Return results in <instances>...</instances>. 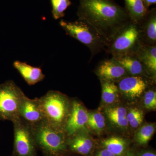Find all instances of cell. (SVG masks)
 <instances>
[{
  "label": "cell",
  "instance_id": "cell-1",
  "mask_svg": "<svg viewBox=\"0 0 156 156\" xmlns=\"http://www.w3.org/2000/svg\"><path fill=\"white\" fill-rule=\"evenodd\" d=\"M78 20L89 23L109 44L131 23L125 8L113 0H79Z\"/></svg>",
  "mask_w": 156,
  "mask_h": 156
},
{
  "label": "cell",
  "instance_id": "cell-2",
  "mask_svg": "<svg viewBox=\"0 0 156 156\" xmlns=\"http://www.w3.org/2000/svg\"><path fill=\"white\" fill-rule=\"evenodd\" d=\"M31 127L37 147L44 156L64 154L67 147L64 131L53 128L45 120Z\"/></svg>",
  "mask_w": 156,
  "mask_h": 156
},
{
  "label": "cell",
  "instance_id": "cell-3",
  "mask_svg": "<svg viewBox=\"0 0 156 156\" xmlns=\"http://www.w3.org/2000/svg\"><path fill=\"white\" fill-rule=\"evenodd\" d=\"M59 24L67 35L89 48L91 53V60L98 53L106 50L108 46V42L95 29L83 21L78 20L68 21L61 20Z\"/></svg>",
  "mask_w": 156,
  "mask_h": 156
},
{
  "label": "cell",
  "instance_id": "cell-4",
  "mask_svg": "<svg viewBox=\"0 0 156 156\" xmlns=\"http://www.w3.org/2000/svg\"><path fill=\"white\" fill-rule=\"evenodd\" d=\"M38 100L45 121L53 128L64 131L70 103L67 96L58 91L50 90Z\"/></svg>",
  "mask_w": 156,
  "mask_h": 156
},
{
  "label": "cell",
  "instance_id": "cell-5",
  "mask_svg": "<svg viewBox=\"0 0 156 156\" xmlns=\"http://www.w3.org/2000/svg\"><path fill=\"white\" fill-rule=\"evenodd\" d=\"M141 44L138 25L131 22L115 37L105 51L117 59L134 54Z\"/></svg>",
  "mask_w": 156,
  "mask_h": 156
},
{
  "label": "cell",
  "instance_id": "cell-6",
  "mask_svg": "<svg viewBox=\"0 0 156 156\" xmlns=\"http://www.w3.org/2000/svg\"><path fill=\"white\" fill-rule=\"evenodd\" d=\"M25 96L14 81L0 84V120L13 122L19 118L20 105Z\"/></svg>",
  "mask_w": 156,
  "mask_h": 156
},
{
  "label": "cell",
  "instance_id": "cell-7",
  "mask_svg": "<svg viewBox=\"0 0 156 156\" xmlns=\"http://www.w3.org/2000/svg\"><path fill=\"white\" fill-rule=\"evenodd\" d=\"M14 149L12 156H37V147L32 127L20 117L13 121Z\"/></svg>",
  "mask_w": 156,
  "mask_h": 156
},
{
  "label": "cell",
  "instance_id": "cell-8",
  "mask_svg": "<svg viewBox=\"0 0 156 156\" xmlns=\"http://www.w3.org/2000/svg\"><path fill=\"white\" fill-rule=\"evenodd\" d=\"M88 119V112L83 105L76 100L70 101L63 128L66 136L82 132L87 125Z\"/></svg>",
  "mask_w": 156,
  "mask_h": 156
},
{
  "label": "cell",
  "instance_id": "cell-9",
  "mask_svg": "<svg viewBox=\"0 0 156 156\" xmlns=\"http://www.w3.org/2000/svg\"><path fill=\"white\" fill-rule=\"evenodd\" d=\"M19 116L31 126L44 120L38 98L30 99L25 95L20 105Z\"/></svg>",
  "mask_w": 156,
  "mask_h": 156
},
{
  "label": "cell",
  "instance_id": "cell-10",
  "mask_svg": "<svg viewBox=\"0 0 156 156\" xmlns=\"http://www.w3.org/2000/svg\"><path fill=\"white\" fill-rule=\"evenodd\" d=\"M96 73L101 80L115 82L120 80L128 74L115 58L105 59L98 66Z\"/></svg>",
  "mask_w": 156,
  "mask_h": 156
},
{
  "label": "cell",
  "instance_id": "cell-11",
  "mask_svg": "<svg viewBox=\"0 0 156 156\" xmlns=\"http://www.w3.org/2000/svg\"><path fill=\"white\" fill-rule=\"evenodd\" d=\"M148 86V81L140 76H127L119 81V91L134 99L140 97Z\"/></svg>",
  "mask_w": 156,
  "mask_h": 156
},
{
  "label": "cell",
  "instance_id": "cell-12",
  "mask_svg": "<svg viewBox=\"0 0 156 156\" xmlns=\"http://www.w3.org/2000/svg\"><path fill=\"white\" fill-rule=\"evenodd\" d=\"M143 44L156 46V9L149 10L142 21L137 24Z\"/></svg>",
  "mask_w": 156,
  "mask_h": 156
},
{
  "label": "cell",
  "instance_id": "cell-13",
  "mask_svg": "<svg viewBox=\"0 0 156 156\" xmlns=\"http://www.w3.org/2000/svg\"><path fill=\"white\" fill-rule=\"evenodd\" d=\"M13 66L29 86L37 83L45 77L41 67H34L19 60L14 61Z\"/></svg>",
  "mask_w": 156,
  "mask_h": 156
},
{
  "label": "cell",
  "instance_id": "cell-14",
  "mask_svg": "<svg viewBox=\"0 0 156 156\" xmlns=\"http://www.w3.org/2000/svg\"><path fill=\"white\" fill-rule=\"evenodd\" d=\"M134 55L145 68L149 73L155 76L156 72V46L141 44Z\"/></svg>",
  "mask_w": 156,
  "mask_h": 156
},
{
  "label": "cell",
  "instance_id": "cell-15",
  "mask_svg": "<svg viewBox=\"0 0 156 156\" xmlns=\"http://www.w3.org/2000/svg\"><path fill=\"white\" fill-rule=\"evenodd\" d=\"M66 137L67 147L73 152L88 154L93 147L92 140L82 132Z\"/></svg>",
  "mask_w": 156,
  "mask_h": 156
},
{
  "label": "cell",
  "instance_id": "cell-16",
  "mask_svg": "<svg viewBox=\"0 0 156 156\" xmlns=\"http://www.w3.org/2000/svg\"><path fill=\"white\" fill-rule=\"evenodd\" d=\"M125 9L128 12L131 22L138 24L148 12L142 0H124Z\"/></svg>",
  "mask_w": 156,
  "mask_h": 156
},
{
  "label": "cell",
  "instance_id": "cell-17",
  "mask_svg": "<svg viewBox=\"0 0 156 156\" xmlns=\"http://www.w3.org/2000/svg\"><path fill=\"white\" fill-rule=\"evenodd\" d=\"M116 59L130 76L143 77V75L146 72L149 73L141 62L134 55L124 56Z\"/></svg>",
  "mask_w": 156,
  "mask_h": 156
},
{
  "label": "cell",
  "instance_id": "cell-18",
  "mask_svg": "<svg viewBox=\"0 0 156 156\" xmlns=\"http://www.w3.org/2000/svg\"><path fill=\"white\" fill-rule=\"evenodd\" d=\"M106 113L109 119L119 127L125 128L128 126L126 118L127 112L123 107H116L108 109Z\"/></svg>",
  "mask_w": 156,
  "mask_h": 156
},
{
  "label": "cell",
  "instance_id": "cell-19",
  "mask_svg": "<svg viewBox=\"0 0 156 156\" xmlns=\"http://www.w3.org/2000/svg\"><path fill=\"white\" fill-rule=\"evenodd\" d=\"M101 80L102 87V99L107 104L114 103L119 95V89L118 86L113 82Z\"/></svg>",
  "mask_w": 156,
  "mask_h": 156
},
{
  "label": "cell",
  "instance_id": "cell-20",
  "mask_svg": "<svg viewBox=\"0 0 156 156\" xmlns=\"http://www.w3.org/2000/svg\"><path fill=\"white\" fill-rule=\"evenodd\" d=\"M103 144L106 149L111 151L116 156L122 155L126 151V141L119 137H112L103 141Z\"/></svg>",
  "mask_w": 156,
  "mask_h": 156
},
{
  "label": "cell",
  "instance_id": "cell-21",
  "mask_svg": "<svg viewBox=\"0 0 156 156\" xmlns=\"http://www.w3.org/2000/svg\"><path fill=\"white\" fill-rule=\"evenodd\" d=\"M53 18L58 20L64 17L65 11L72 5L70 0H50Z\"/></svg>",
  "mask_w": 156,
  "mask_h": 156
},
{
  "label": "cell",
  "instance_id": "cell-22",
  "mask_svg": "<svg viewBox=\"0 0 156 156\" xmlns=\"http://www.w3.org/2000/svg\"><path fill=\"white\" fill-rule=\"evenodd\" d=\"M154 126L152 124H146L137 131L136 140L140 145H144L149 142L155 131Z\"/></svg>",
  "mask_w": 156,
  "mask_h": 156
},
{
  "label": "cell",
  "instance_id": "cell-23",
  "mask_svg": "<svg viewBox=\"0 0 156 156\" xmlns=\"http://www.w3.org/2000/svg\"><path fill=\"white\" fill-rule=\"evenodd\" d=\"M87 125L94 131H101L105 127V119L100 112L89 113Z\"/></svg>",
  "mask_w": 156,
  "mask_h": 156
},
{
  "label": "cell",
  "instance_id": "cell-24",
  "mask_svg": "<svg viewBox=\"0 0 156 156\" xmlns=\"http://www.w3.org/2000/svg\"><path fill=\"white\" fill-rule=\"evenodd\" d=\"M128 125L132 128H138L142 123L143 120V113L139 109H131L126 115Z\"/></svg>",
  "mask_w": 156,
  "mask_h": 156
},
{
  "label": "cell",
  "instance_id": "cell-25",
  "mask_svg": "<svg viewBox=\"0 0 156 156\" xmlns=\"http://www.w3.org/2000/svg\"><path fill=\"white\" fill-rule=\"evenodd\" d=\"M144 104L148 109L154 110L156 108V93L153 90H150L144 95Z\"/></svg>",
  "mask_w": 156,
  "mask_h": 156
},
{
  "label": "cell",
  "instance_id": "cell-26",
  "mask_svg": "<svg viewBox=\"0 0 156 156\" xmlns=\"http://www.w3.org/2000/svg\"><path fill=\"white\" fill-rule=\"evenodd\" d=\"M96 156H116L107 149H105L98 153Z\"/></svg>",
  "mask_w": 156,
  "mask_h": 156
},
{
  "label": "cell",
  "instance_id": "cell-27",
  "mask_svg": "<svg viewBox=\"0 0 156 156\" xmlns=\"http://www.w3.org/2000/svg\"><path fill=\"white\" fill-rule=\"evenodd\" d=\"M143 2L145 5L146 8L147 9L151 5H155L156 4V0H142Z\"/></svg>",
  "mask_w": 156,
  "mask_h": 156
},
{
  "label": "cell",
  "instance_id": "cell-28",
  "mask_svg": "<svg viewBox=\"0 0 156 156\" xmlns=\"http://www.w3.org/2000/svg\"><path fill=\"white\" fill-rule=\"evenodd\" d=\"M140 156H156V155L155 154L153 153L147 152L143 154Z\"/></svg>",
  "mask_w": 156,
  "mask_h": 156
},
{
  "label": "cell",
  "instance_id": "cell-29",
  "mask_svg": "<svg viewBox=\"0 0 156 156\" xmlns=\"http://www.w3.org/2000/svg\"><path fill=\"white\" fill-rule=\"evenodd\" d=\"M126 156H134V154L131 152H128L127 154L126 155Z\"/></svg>",
  "mask_w": 156,
  "mask_h": 156
}]
</instances>
